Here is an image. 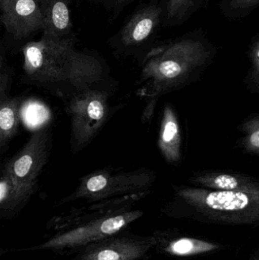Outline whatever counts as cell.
<instances>
[{"mask_svg":"<svg viewBox=\"0 0 259 260\" xmlns=\"http://www.w3.org/2000/svg\"><path fill=\"white\" fill-rule=\"evenodd\" d=\"M22 51L26 75L40 83L78 87L96 70L95 61L77 51L71 38L42 36L26 44Z\"/></svg>","mask_w":259,"mask_h":260,"instance_id":"obj_1","label":"cell"},{"mask_svg":"<svg viewBox=\"0 0 259 260\" xmlns=\"http://www.w3.org/2000/svg\"><path fill=\"white\" fill-rule=\"evenodd\" d=\"M48 151V133L41 130L32 135L24 148L6 164L0 186V206L15 209L29 200L47 162Z\"/></svg>","mask_w":259,"mask_h":260,"instance_id":"obj_2","label":"cell"},{"mask_svg":"<svg viewBox=\"0 0 259 260\" xmlns=\"http://www.w3.org/2000/svg\"><path fill=\"white\" fill-rule=\"evenodd\" d=\"M167 0H144L126 17L112 37L119 47L132 48L151 42L163 28Z\"/></svg>","mask_w":259,"mask_h":260,"instance_id":"obj_3","label":"cell"},{"mask_svg":"<svg viewBox=\"0 0 259 260\" xmlns=\"http://www.w3.org/2000/svg\"><path fill=\"white\" fill-rule=\"evenodd\" d=\"M138 217V213L119 214L94 220L54 237L40 248L61 250L88 246L120 233Z\"/></svg>","mask_w":259,"mask_h":260,"instance_id":"obj_4","label":"cell"},{"mask_svg":"<svg viewBox=\"0 0 259 260\" xmlns=\"http://www.w3.org/2000/svg\"><path fill=\"white\" fill-rule=\"evenodd\" d=\"M205 216L211 222L228 224H251L258 218L252 209L250 197L241 191L209 192L204 197Z\"/></svg>","mask_w":259,"mask_h":260,"instance_id":"obj_5","label":"cell"},{"mask_svg":"<svg viewBox=\"0 0 259 260\" xmlns=\"http://www.w3.org/2000/svg\"><path fill=\"white\" fill-rule=\"evenodd\" d=\"M152 249L151 236L118 233L87 246L74 260H139Z\"/></svg>","mask_w":259,"mask_h":260,"instance_id":"obj_6","label":"cell"},{"mask_svg":"<svg viewBox=\"0 0 259 260\" xmlns=\"http://www.w3.org/2000/svg\"><path fill=\"white\" fill-rule=\"evenodd\" d=\"M0 13L5 28L15 39L43 29L39 0H0Z\"/></svg>","mask_w":259,"mask_h":260,"instance_id":"obj_7","label":"cell"},{"mask_svg":"<svg viewBox=\"0 0 259 260\" xmlns=\"http://www.w3.org/2000/svg\"><path fill=\"white\" fill-rule=\"evenodd\" d=\"M153 249L173 256H194L220 250L222 246L193 237L175 235L168 232H157L151 235Z\"/></svg>","mask_w":259,"mask_h":260,"instance_id":"obj_8","label":"cell"},{"mask_svg":"<svg viewBox=\"0 0 259 260\" xmlns=\"http://www.w3.org/2000/svg\"><path fill=\"white\" fill-rule=\"evenodd\" d=\"M39 6L43 36L56 39L66 38L72 26L67 0H39Z\"/></svg>","mask_w":259,"mask_h":260,"instance_id":"obj_9","label":"cell"},{"mask_svg":"<svg viewBox=\"0 0 259 260\" xmlns=\"http://www.w3.org/2000/svg\"><path fill=\"white\" fill-rule=\"evenodd\" d=\"M208 6L207 0H167L163 27L182 25Z\"/></svg>","mask_w":259,"mask_h":260,"instance_id":"obj_10","label":"cell"},{"mask_svg":"<svg viewBox=\"0 0 259 260\" xmlns=\"http://www.w3.org/2000/svg\"><path fill=\"white\" fill-rule=\"evenodd\" d=\"M20 121V105L16 99L0 102V145L16 132Z\"/></svg>","mask_w":259,"mask_h":260,"instance_id":"obj_11","label":"cell"},{"mask_svg":"<svg viewBox=\"0 0 259 260\" xmlns=\"http://www.w3.org/2000/svg\"><path fill=\"white\" fill-rule=\"evenodd\" d=\"M259 6V0H220V13L230 21H238L249 17Z\"/></svg>","mask_w":259,"mask_h":260,"instance_id":"obj_12","label":"cell"},{"mask_svg":"<svg viewBox=\"0 0 259 260\" xmlns=\"http://www.w3.org/2000/svg\"><path fill=\"white\" fill-rule=\"evenodd\" d=\"M138 0H101L102 4L110 15L113 21L119 18L129 6Z\"/></svg>","mask_w":259,"mask_h":260,"instance_id":"obj_13","label":"cell"},{"mask_svg":"<svg viewBox=\"0 0 259 260\" xmlns=\"http://www.w3.org/2000/svg\"><path fill=\"white\" fill-rule=\"evenodd\" d=\"M158 70L163 76L170 79L176 77L182 73L180 62L168 56H165V59L160 62Z\"/></svg>","mask_w":259,"mask_h":260,"instance_id":"obj_14","label":"cell"},{"mask_svg":"<svg viewBox=\"0 0 259 260\" xmlns=\"http://www.w3.org/2000/svg\"><path fill=\"white\" fill-rule=\"evenodd\" d=\"M216 186L224 190H234L238 186V181L235 177L230 175H220L214 180Z\"/></svg>","mask_w":259,"mask_h":260,"instance_id":"obj_15","label":"cell"},{"mask_svg":"<svg viewBox=\"0 0 259 260\" xmlns=\"http://www.w3.org/2000/svg\"><path fill=\"white\" fill-rule=\"evenodd\" d=\"M176 133H177V126H176V123L172 121L168 122L164 127L163 139H164V142H170L174 139Z\"/></svg>","mask_w":259,"mask_h":260,"instance_id":"obj_16","label":"cell"},{"mask_svg":"<svg viewBox=\"0 0 259 260\" xmlns=\"http://www.w3.org/2000/svg\"><path fill=\"white\" fill-rule=\"evenodd\" d=\"M251 143H252V145L256 147V148H258L259 146V132L258 130L255 131L253 134L251 136Z\"/></svg>","mask_w":259,"mask_h":260,"instance_id":"obj_17","label":"cell"},{"mask_svg":"<svg viewBox=\"0 0 259 260\" xmlns=\"http://www.w3.org/2000/svg\"><path fill=\"white\" fill-rule=\"evenodd\" d=\"M251 260H259L258 253H257L256 254H255V256H254Z\"/></svg>","mask_w":259,"mask_h":260,"instance_id":"obj_18","label":"cell"},{"mask_svg":"<svg viewBox=\"0 0 259 260\" xmlns=\"http://www.w3.org/2000/svg\"><path fill=\"white\" fill-rule=\"evenodd\" d=\"M209 2H210V0H207V3H208V4H209Z\"/></svg>","mask_w":259,"mask_h":260,"instance_id":"obj_19","label":"cell"}]
</instances>
